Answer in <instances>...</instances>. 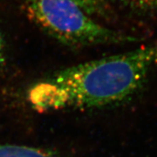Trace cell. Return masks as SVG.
<instances>
[{
  "mask_svg": "<svg viewBox=\"0 0 157 157\" xmlns=\"http://www.w3.org/2000/svg\"><path fill=\"white\" fill-rule=\"evenodd\" d=\"M89 15L105 16L108 6L106 0H72Z\"/></svg>",
  "mask_w": 157,
  "mask_h": 157,
  "instance_id": "3957f363",
  "label": "cell"
},
{
  "mask_svg": "<svg viewBox=\"0 0 157 157\" xmlns=\"http://www.w3.org/2000/svg\"><path fill=\"white\" fill-rule=\"evenodd\" d=\"M25 11L46 34L72 48L126 44L135 40L130 35L96 23L72 0H27Z\"/></svg>",
  "mask_w": 157,
  "mask_h": 157,
  "instance_id": "7a4b0ae2",
  "label": "cell"
},
{
  "mask_svg": "<svg viewBox=\"0 0 157 157\" xmlns=\"http://www.w3.org/2000/svg\"><path fill=\"white\" fill-rule=\"evenodd\" d=\"M157 63V42L54 73L30 90L39 110L103 108L124 103L142 87Z\"/></svg>",
  "mask_w": 157,
  "mask_h": 157,
  "instance_id": "6da1fadb",
  "label": "cell"
},
{
  "mask_svg": "<svg viewBox=\"0 0 157 157\" xmlns=\"http://www.w3.org/2000/svg\"><path fill=\"white\" fill-rule=\"evenodd\" d=\"M123 4L140 11H157V0H119Z\"/></svg>",
  "mask_w": 157,
  "mask_h": 157,
  "instance_id": "277c9868",
  "label": "cell"
},
{
  "mask_svg": "<svg viewBox=\"0 0 157 157\" xmlns=\"http://www.w3.org/2000/svg\"><path fill=\"white\" fill-rule=\"evenodd\" d=\"M6 59V54H5V43L2 35L0 31V67L4 64Z\"/></svg>",
  "mask_w": 157,
  "mask_h": 157,
  "instance_id": "5b68a950",
  "label": "cell"
}]
</instances>
